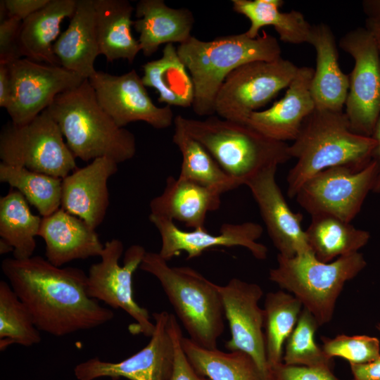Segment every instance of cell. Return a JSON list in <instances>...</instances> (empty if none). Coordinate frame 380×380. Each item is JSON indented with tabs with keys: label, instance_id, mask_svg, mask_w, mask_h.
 Segmentation results:
<instances>
[{
	"label": "cell",
	"instance_id": "cell-22",
	"mask_svg": "<svg viewBox=\"0 0 380 380\" xmlns=\"http://www.w3.org/2000/svg\"><path fill=\"white\" fill-rule=\"evenodd\" d=\"M221 195L193 182L169 176L163 191L151 201L150 214L179 221L193 229H205L207 215L220 208Z\"/></svg>",
	"mask_w": 380,
	"mask_h": 380
},
{
	"label": "cell",
	"instance_id": "cell-20",
	"mask_svg": "<svg viewBox=\"0 0 380 380\" xmlns=\"http://www.w3.org/2000/svg\"><path fill=\"white\" fill-rule=\"evenodd\" d=\"M313 74L312 68L298 67L284 96L266 110L251 113L246 123L272 139L294 141L315 108L311 93Z\"/></svg>",
	"mask_w": 380,
	"mask_h": 380
},
{
	"label": "cell",
	"instance_id": "cell-10",
	"mask_svg": "<svg viewBox=\"0 0 380 380\" xmlns=\"http://www.w3.org/2000/svg\"><path fill=\"white\" fill-rule=\"evenodd\" d=\"M298 67L279 58L253 61L233 70L225 79L215 99L219 117L246 123L249 115L265 106L287 88Z\"/></svg>",
	"mask_w": 380,
	"mask_h": 380
},
{
	"label": "cell",
	"instance_id": "cell-32",
	"mask_svg": "<svg viewBox=\"0 0 380 380\" xmlns=\"http://www.w3.org/2000/svg\"><path fill=\"white\" fill-rule=\"evenodd\" d=\"M42 220L31 212L28 202L18 190L11 187L1 196L0 236L13 247V258L23 260L33 255Z\"/></svg>",
	"mask_w": 380,
	"mask_h": 380
},
{
	"label": "cell",
	"instance_id": "cell-36",
	"mask_svg": "<svg viewBox=\"0 0 380 380\" xmlns=\"http://www.w3.org/2000/svg\"><path fill=\"white\" fill-rule=\"evenodd\" d=\"M37 328L27 308L9 283L0 281V350L12 344L30 347L41 341Z\"/></svg>",
	"mask_w": 380,
	"mask_h": 380
},
{
	"label": "cell",
	"instance_id": "cell-8",
	"mask_svg": "<svg viewBox=\"0 0 380 380\" xmlns=\"http://www.w3.org/2000/svg\"><path fill=\"white\" fill-rule=\"evenodd\" d=\"M1 163L63 179L77 169L62 132L46 109L29 123L7 122L0 133Z\"/></svg>",
	"mask_w": 380,
	"mask_h": 380
},
{
	"label": "cell",
	"instance_id": "cell-11",
	"mask_svg": "<svg viewBox=\"0 0 380 380\" xmlns=\"http://www.w3.org/2000/svg\"><path fill=\"white\" fill-rule=\"evenodd\" d=\"M377 171L373 158L360 169L346 165L327 168L307 180L296 200L311 216L329 215L350 222L374 189Z\"/></svg>",
	"mask_w": 380,
	"mask_h": 380
},
{
	"label": "cell",
	"instance_id": "cell-30",
	"mask_svg": "<svg viewBox=\"0 0 380 380\" xmlns=\"http://www.w3.org/2000/svg\"><path fill=\"white\" fill-rule=\"evenodd\" d=\"M305 230L308 243L315 256L321 262H330L364 247L370 234L350 222L329 215L311 216Z\"/></svg>",
	"mask_w": 380,
	"mask_h": 380
},
{
	"label": "cell",
	"instance_id": "cell-7",
	"mask_svg": "<svg viewBox=\"0 0 380 380\" xmlns=\"http://www.w3.org/2000/svg\"><path fill=\"white\" fill-rule=\"evenodd\" d=\"M277 260V265L269 272L270 280L294 296L314 316L319 327L332 319L346 283L367 265L360 252L330 262L319 261L312 252L293 258L278 254Z\"/></svg>",
	"mask_w": 380,
	"mask_h": 380
},
{
	"label": "cell",
	"instance_id": "cell-14",
	"mask_svg": "<svg viewBox=\"0 0 380 380\" xmlns=\"http://www.w3.org/2000/svg\"><path fill=\"white\" fill-rule=\"evenodd\" d=\"M231 338L225 346L229 351H240L255 362L262 380H272L264 335V310L259 306L263 295L260 285L233 278L218 285Z\"/></svg>",
	"mask_w": 380,
	"mask_h": 380
},
{
	"label": "cell",
	"instance_id": "cell-5",
	"mask_svg": "<svg viewBox=\"0 0 380 380\" xmlns=\"http://www.w3.org/2000/svg\"><path fill=\"white\" fill-rule=\"evenodd\" d=\"M185 131L200 142L240 186L264 170L289 160V145L247 123L212 115L205 120L177 115Z\"/></svg>",
	"mask_w": 380,
	"mask_h": 380
},
{
	"label": "cell",
	"instance_id": "cell-41",
	"mask_svg": "<svg viewBox=\"0 0 380 380\" xmlns=\"http://www.w3.org/2000/svg\"><path fill=\"white\" fill-rule=\"evenodd\" d=\"M272 380H339L329 367H306L281 363L272 369Z\"/></svg>",
	"mask_w": 380,
	"mask_h": 380
},
{
	"label": "cell",
	"instance_id": "cell-19",
	"mask_svg": "<svg viewBox=\"0 0 380 380\" xmlns=\"http://www.w3.org/2000/svg\"><path fill=\"white\" fill-rule=\"evenodd\" d=\"M118 165L109 158H98L63 178L61 208L95 229L106 217L110 204L107 183Z\"/></svg>",
	"mask_w": 380,
	"mask_h": 380
},
{
	"label": "cell",
	"instance_id": "cell-29",
	"mask_svg": "<svg viewBox=\"0 0 380 380\" xmlns=\"http://www.w3.org/2000/svg\"><path fill=\"white\" fill-rule=\"evenodd\" d=\"M142 82L158 93V101L167 106H192L194 86L173 44H165L162 56L142 65Z\"/></svg>",
	"mask_w": 380,
	"mask_h": 380
},
{
	"label": "cell",
	"instance_id": "cell-25",
	"mask_svg": "<svg viewBox=\"0 0 380 380\" xmlns=\"http://www.w3.org/2000/svg\"><path fill=\"white\" fill-rule=\"evenodd\" d=\"M316 51V69L311 84L315 108L343 111L349 89V76L343 72L334 33L329 25H312L310 41Z\"/></svg>",
	"mask_w": 380,
	"mask_h": 380
},
{
	"label": "cell",
	"instance_id": "cell-9",
	"mask_svg": "<svg viewBox=\"0 0 380 380\" xmlns=\"http://www.w3.org/2000/svg\"><path fill=\"white\" fill-rule=\"evenodd\" d=\"M123 251V243L118 239L105 243L100 262L91 265L89 270L87 292L91 298L127 312L135 321L134 326L129 327L132 334L151 337L155 324L148 310L135 301L133 295V275L146 251L141 245L130 246L120 265L119 260Z\"/></svg>",
	"mask_w": 380,
	"mask_h": 380
},
{
	"label": "cell",
	"instance_id": "cell-44",
	"mask_svg": "<svg viewBox=\"0 0 380 380\" xmlns=\"http://www.w3.org/2000/svg\"><path fill=\"white\" fill-rule=\"evenodd\" d=\"M11 98V83L8 65L0 64V106L7 108Z\"/></svg>",
	"mask_w": 380,
	"mask_h": 380
},
{
	"label": "cell",
	"instance_id": "cell-31",
	"mask_svg": "<svg viewBox=\"0 0 380 380\" xmlns=\"http://www.w3.org/2000/svg\"><path fill=\"white\" fill-rule=\"evenodd\" d=\"M172 141L182 154L179 177L214 189L222 194L239 186L207 149L184 129L177 115Z\"/></svg>",
	"mask_w": 380,
	"mask_h": 380
},
{
	"label": "cell",
	"instance_id": "cell-27",
	"mask_svg": "<svg viewBox=\"0 0 380 380\" xmlns=\"http://www.w3.org/2000/svg\"><path fill=\"white\" fill-rule=\"evenodd\" d=\"M100 54L108 61L125 59L132 63L141 51L132 34L134 8L127 0H94Z\"/></svg>",
	"mask_w": 380,
	"mask_h": 380
},
{
	"label": "cell",
	"instance_id": "cell-38",
	"mask_svg": "<svg viewBox=\"0 0 380 380\" xmlns=\"http://www.w3.org/2000/svg\"><path fill=\"white\" fill-rule=\"evenodd\" d=\"M321 340L323 351L331 359L339 357L350 364H363L380 356V341L374 336L340 334L334 338L322 336Z\"/></svg>",
	"mask_w": 380,
	"mask_h": 380
},
{
	"label": "cell",
	"instance_id": "cell-35",
	"mask_svg": "<svg viewBox=\"0 0 380 380\" xmlns=\"http://www.w3.org/2000/svg\"><path fill=\"white\" fill-rule=\"evenodd\" d=\"M0 182L21 193L42 217L61 208L63 179L1 162Z\"/></svg>",
	"mask_w": 380,
	"mask_h": 380
},
{
	"label": "cell",
	"instance_id": "cell-37",
	"mask_svg": "<svg viewBox=\"0 0 380 380\" xmlns=\"http://www.w3.org/2000/svg\"><path fill=\"white\" fill-rule=\"evenodd\" d=\"M318 327L319 326L314 316L303 308L293 331L285 342L283 363L288 365L331 367L332 359L326 355L322 347L315 341Z\"/></svg>",
	"mask_w": 380,
	"mask_h": 380
},
{
	"label": "cell",
	"instance_id": "cell-12",
	"mask_svg": "<svg viewBox=\"0 0 380 380\" xmlns=\"http://www.w3.org/2000/svg\"><path fill=\"white\" fill-rule=\"evenodd\" d=\"M339 46L354 60L345 114L355 133L372 137L380 116V56L365 27L346 33Z\"/></svg>",
	"mask_w": 380,
	"mask_h": 380
},
{
	"label": "cell",
	"instance_id": "cell-43",
	"mask_svg": "<svg viewBox=\"0 0 380 380\" xmlns=\"http://www.w3.org/2000/svg\"><path fill=\"white\" fill-rule=\"evenodd\" d=\"M353 380H380V356L363 364H350Z\"/></svg>",
	"mask_w": 380,
	"mask_h": 380
},
{
	"label": "cell",
	"instance_id": "cell-24",
	"mask_svg": "<svg viewBox=\"0 0 380 380\" xmlns=\"http://www.w3.org/2000/svg\"><path fill=\"white\" fill-rule=\"evenodd\" d=\"M137 20L133 26L139 34L141 51L152 56L161 44L186 42L195 22L192 12L186 8H174L163 0H141L135 7Z\"/></svg>",
	"mask_w": 380,
	"mask_h": 380
},
{
	"label": "cell",
	"instance_id": "cell-46",
	"mask_svg": "<svg viewBox=\"0 0 380 380\" xmlns=\"http://www.w3.org/2000/svg\"><path fill=\"white\" fill-rule=\"evenodd\" d=\"M365 28L372 34L380 56V15L367 18L365 20Z\"/></svg>",
	"mask_w": 380,
	"mask_h": 380
},
{
	"label": "cell",
	"instance_id": "cell-16",
	"mask_svg": "<svg viewBox=\"0 0 380 380\" xmlns=\"http://www.w3.org/2000/svg\"><path fill=\"white\" fill-rule=\"evenodd\" d=\"M88 80L100 106L118 126L141 121L162 129L174 123L171 106L160 107L153 102L135 70L120 75L97 70Z\"/></svg>",
	"mask_w": 380,
	"mask_h": 380
},
{
	"label": "cell",
	"instance_id": "cell-6",
	"mask_svg": "<svg viewBox=\"0 0 380 380\" xmlns=\"http://www.w3.org/2000/svg\"><path fill=\"white\" fill-rule=\"evenodd\" d=\"M139 268L155 277L196 344L217 348L224 330V312L218 285L189 267H171L158 253H146Z\"/></svg>",
	"mask_w": 380,
	"mask_h": 380
},
{
	"label": "cell",
	"instance_id": "cell-34",
	"mask_svg": "<svg viewBox=\"0 0 380 380\" xmlns=\"http://www.w3.org/2000/svg\"><path fill=\"white\" fill-rule=\"evenodd\" d=\"M263 310L265 350L272 369L283 362L285 342L298 322L303 305L290 293L277 291L266 294Z\"/></svg>",
	"mask_w": 380,
	"mask_h": 380
},
{
	"label": "cell",
	"instance_id": "cell-17",
	"mask_svg": "<svg viewBox=\"0 0 380 380\" xmlns=\"http://www.w3.org/2000/svg\"><path fill=\"white\" fill-rule=\"evenodd\" d=\"M148 218L160 236L161 246L158 253L167 261L182 251L186 253L187 259H192L208 249L219 246L243 247L258 260H265L267 256V247L258 242L263 229L253 222L224 223L218 234H213L206 229L182 230L174 221L163 217L150 214Z\"/></svg>",
	"mask_w": 380,
	"mask_h": 380
},
{
	"label": "cell",
	"instance_id": "cell-47",
	"mask_svg": "<svg viewBox=\"0 0 380 380\" xmlns=\"http://www.w3.org/2000/svg\"><path fill=\"white\" fill-rule=\"evenodd\" d=\"M362 8L367 18L380 15V0H366L362 2Z\"/></svg>",
	"mask_w": 380,
	"mask_h": 380
},
{
	"label": "cell",
	"instance_id": "cell-33",
	"mask_svg": "<svg viewBox=\"0 0 380 380\" xmlns=\"http://www.w3.org/2000/svg\"><path fill=\"white\" fill-rule=\"evenodd\" d=\"M182 346L196 372L210 380H262L253 360L243 352L207 349L184 336Z\"/></svg>",
	"mask_w": 380,
	"mask_h": 380
},
{
	"label": "cell",
	"instance_id": "cell-42",
	"mask_svg": "<svg viewBox=\"0 0 380 380\" xmlns=\"http://www.w3.org/2000/svg\"><path fill=\"white\" fill-rule=\"evenodd\" d=\"M49 0H4L8 17L24 20L44 7Z\"/></svg>",
	"mask_w": 380,
	"mask_h": 380
},
{
	"label": "cell",
	"instance_id": "cell-4",
	"mask_svg": "<svg viewBox=\"0 0 380 380\" xmlns=\"http://www.w3.org/2000/svg\"><path fill=\"white\" fill-rule=\"evenodd\" d=\"M177 51L194 83L193 110L208 117L215 113L217 95L233 70L250 62L277 60L281 53L277 39L265 32L254 39L245 32L211 41L191 36Z\"/></svg>",
	"mask_w": 380,
	"mask_h": 380
},
{
	"label": "cell",
	"instance_id": "cell-48",
	"mask_svg": "<svg viewBox=\"0 0 380 380\" xmlns=\"http://www.w3.org/2000/svg\"><path fill=\"white\" fill-rule=\"evenodd\" d=\"M10 252H13V247L6 241L3 239H0V254L4 255Z\"/></svg>",
	"mask_w": 380,
	"mask_h": 380
},
{
	"label": "cell",
	"instance_id": "cell-3",
	"mask_svg": "<svg viewBox=\"0 0 380 380\" xmlns=\"http://www.w3.org/2000/svg\"><path fill=\"white\" fill-rule=\"evenodd\" d=\"M46 110L75 158L89 162L107 157L119 164L134 156V134L118 126L103 109L88 79L58 94Z\"/></svg>",
	"mask_w": 380,
	"mask_h": 380
},
{
	"label": "cell",
	"instance_id": "cell-1",
	"mask_svg": "<svg viewBox=\"0 0 380 380\" xmlns=\"http://www.w3.org/2000/svg\"><path fill=\"white\" fill-rule=\"evenodd\" d=\"M1 270L37 328L61 337L100 327L114 317L87 292V274L57 267L39 255L4 259Z\"/></svg>",
	"mask_w": 380,
	"mask_h": 380
},
{
	"label": "cell",
	"instance_id": "cell-39",
	"mask_svg": "<svg viewBox=\"0 0 380 380\" xmlns=\"http://www.w3.org/2000/svg\"><path fill=\"white\" fill-rule=\"evenodd\" d=\"M169 327L175 346L174 365L170 380H210L197 373L189 362L182 346L181 327L172 314L170 315Z\"/></svg>",
	"mask_w": 380,
	"mask_h": 380
},
{
	"label": "cell",
	"instance_id": "cell-2",
	"mask_svg": "<svg viewBox=\"0 0 380 380\" xmlns=\"http://www.w3.org/2000/svg\"><path fill=\"white\" fill-rule=\"evenodd\" d=\"M293 141L289 153L296 162L286 177L290 198L324 170L339 165L362 168L373 158L376 146L373 137L352 131L345 112L318 108L303 121Z\"/></svg>",
	"mask_w": 380,
	"mask_h": 380
},
{
	"label": "cell",
	"instance_id": "cell-23",
	"mask_svg": "<svg viewBox=\"0 0 380 380\" xmlns=\"http://www.w3.org/2000/svg\"><path fill=\"white\" fill-rule=\"evenodd\" d=\"M53 52L61 66L84 79L97 71L94 68L100 55L96 29L94 0H77L68 28L54 43Z\"/></svg>",
	"mask_w": 380,
	"mask_h": 380
},
{
	"label": "cell",
	"instance_id": "cell-13",
	"mask_svg": "<svg viewBox=\"0 0 380 380\" xmlns=\"http://www.w3.org/2000/svg\"><path fill=\"white\" fill-rule=\"evenodd\" d=\"M11 98L6 108L11 122L24 125L48 108L61 93L78 87L84 78L62 66L20 58L8 65Z\"/></svg>",
	"mask_w": 380,
	"mask_h": 380
},
{
	"label": "cell",
	"instance_id": "cell-26",
	"mask_svg": "<svg viewBox=\"0 0 380 380\" xmlns=\"http://www.w3.org/2000/svg\"><path fill=\"white\" fill-rule=\"evenodd\" d=\"M76 4L77 0H49L44 7L24 20L19 33L21 56L61 66L53 46L60 36L62 21L72 16Z\"/></svg>",
	"mask_w": 380,
	"mask_h": 380
},
{
	"label": "cell",
	"instance_id": "cell-18",
	"mask_svg": "<svg viewBox=\"0 0 380 380\" xmlns=\"http://www.w3.org/2000/svg\"><path fill=\"white\" fill-rule=\"evenodd\" d=\"M277 167L264 170L248 181L246 186L258 204L278 254L293 258L311 253L305 230L301 227L303 215L291 210L277 183Z\"/></svg>",
	"mask_w": 380,
	"mask_h": 380
},
{
	"label": "cell",
	"instance_id": "cell-49",
	"mask_svg": "<svg viewBox=\"0 0 380 380\" xmlns=\"http://www.w3.org/2000/svg\"><path fill=\"white\" fill-rule=\"evenodd\" d=\"M376 329L380 332V323L376 324Z\"/></svg>",
	"mask_w": 380,
	"mask_h": 380
},
{
	"label": "cell",
	"instance_id": "cell-21",
	"mask_svg": "<svg viewBox=\"0 0 380 380\" xmlns=\"http://www.w3.org/2000/svg\"><path fill=\"white\" fill-rule=\"evenodd\" d=\"M39 236L46 244V259L57 267L75 260L101 256L103 244L95 229L62 208L42 217Z\"/></svg>",
	"mask_w": 380,
	"mask_h": 380
},
{
	"label": "cell",
	"instance_id": "cell-28",
	"mask_svg": "<svg viewBox=\"0 0 380 380\" xmlns=\"http://www.w3.org/2000/svg\"><path fill=\"white\" fill-rule=\"evenodd\" d=\"M234 11L246 17L250 27L245 34L252 38L258 37L260 30L272 26L280 39L285 43H309L312 25L298 11L281 12L282 0H232Z\"/></svg>",
	"mask_w": 380,
	"mask_h": 380
},
{
	"label": "cell",
	"instance_id": "cell-15",
	"mask_svg": "<svg viewBox=\"0 0 380 380\" xmlns=\"http://www.w3.org/2000/svg\"><path fill=\"white\" fill-rule=\"evenodd\" d=\"M170 313L155 312V329L148 343L132 356L117 362L93 357L74 368L77 380H95L110 377L114 380H170L172 375L175 346L169 327Z\"/></svg>",
	"mask_w": 380,
	"mask_h": 380
},
{
	"label": "cell",
	"instance_id": "cell-45",
	"mask_svg": "<svg viewBox=\"0 0 380 380\" xmlns=\"http://www.w3.org/2000/svg\"><path fill=\"white\" fill-rule=\"evenodd\" d=\"M372 137H373L376 142V146L373 154V159L376 162L378 170L374 190L379 192L380 191V116L377 120Z\"/></svg>",
	"mask_w": 380,
	"mask_h": 380
},
{
	"label": "cell",
	"instance_id": "cell-40",
	"mask_svg": "<svg viewBox=\"0 0 380 380\" xmlns=\"http://www.w3.org/2000/svg\"><path fill=\"white\" fill-rule=\"evenodd\" d=\"M23 20L8 17L0 23V64L8 65L22 58L19 33Z\"/></svg>",
	"mask_w": 380,
	"mask_h": 380
}]
</instances>
